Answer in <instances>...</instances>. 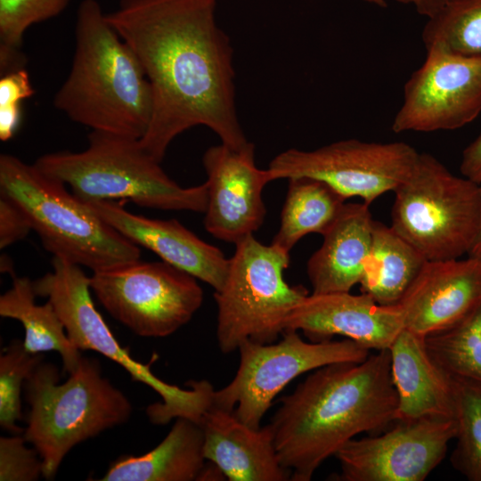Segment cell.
Returning a JSON list of instances; mask_svg holds the SVG:
<instances>
[{
    "instance_id": "cell-1",
    "label": "cell",
    "mask_w": 481,
    "mask_h": 481,
    "mask_svg": "<svg viewBox=\"0 0 481 481\" xmlns=\"http://www.w3.org/2000/svg\"><path fill=\"white\" fill-rule=\"evenodd\" d=\"M216 0H120L108 20L151 84L152 114L140 139L161 162L171 142L205 126L233 149L248 142L235 107L232 49L216 16Z\"/></svg>"
},
{
    "instance_id": "cell-2",
    "label": "cell",
    "mask_w": 481,
    "mask_h": 481,
    "mask_svg": "<svg viewBox=\"0 0 481 481\" xmlns=\"http://www.w3.org/2000/svg\"><path fill=\"white\" fill-rule=\"evenodd\" d=\"M280 402L270 422L278 457L290 480L309 481L355 436L396 420L389 349L318 368Z\"/></svg>"
},
{
    "instance_id": "cell-3",
    "label": "cell",
    "mask_w": 481,
    "mask_h": 481,
    "mask_svg": "<svg viewBox=\"0 0 481 481\" xmlns=\"http://www.w3.org/2000/svg\"><path fill=\"white\" fill-rule=\"evenodd\" d=\"M75 37L71 69L54 106L92 131L141 139L152 114L151 84L98 1L80 3Z\"/></svg>"
},
{
    "instance_id": "cell-4",
    "label": "cell",
    "mask_w": 481,
    "mask_h": 481,
    "mask_svg": "<svg viewBox=\"0 0 481 481\" xmlns=\"http://www.w3.org/2000/svg\"><path fill=\"white\" fill-rule=\"evenodd\" d=\"M34 164L85 202L130 200L143 208L203 214L208 206L206 182L180 186L135 137L93 130L82 151L46 153Z\"/></svg>"
},
{
    "instance_id": "cell-5",
    "label": "cell",
    "mask_w": 481,
    "mask_h": 481,
    "mask_svg": "<svg viewBox=\"0 0 481 481\" xmlns=\"http://www.w3.org/2000/svg\"><path fill=\"white\" fill-rule=\"evenodd\" d=\"M58 368L41 362L24 384L29 405L25 440L43 461V477L53 478L77 444L128 420V398L102 375L99 362L82 357L60 384Z\"/></svg>"
},
{
    "instance_id": "cell-6",
    "label": "cell",
    "mask_w": 481,
    "mask_h": 481,
    "mask_svg": "<svg viewBox=\"0 0 481 481\" xmlns=\"http://www.w3.org/2000/svg\"><path fill=\"white\" fill-rule=\"evenodd\" d=\"M0 196L23 212L45 249L54 257L92 272L140 259L139 246L35 164L1 154Z\"/></svg>"
},
{
    "instance_id": "cell-7",
    "label": "cell",
    "mask_w": 481,
    "mask_h": 481,
    "mask_svg": "<svg viewBox=\"0 0 481 481\" xmlns=\"http://www.w3.org/2000/svg\"><path fill=\"white\" fill-rule=\"evenodd\" d=\"M53 271L33 281L37 296L46 298L56 310L72 343L81 350H93L124 368L135 381L149 386L162 402L146 408L149 420L165 425L186 418L200 423L213 405L215 388L208 380H191L190 388L168 384L153 374L151 363L134 359L120 346L96 310L91 297L90 279L81 266L54 257Z\"/></svg>"
},
{
    "instance_id": "cell-8",
    "label": "cell",
    "mask_w": 481,
    "mask_h": 481,
    "mask_svg": "<svg viewBox=\"0 0 481 481\" xmlns=\"http://www.w3.org/2000/svg\"><path fill=\"white\" fill-rule=\"evenodd\" d=\"M394 192L390 226L427 260L468 255L481 219L479 183L423 152Z\"/></svg>"
},
{
    "instance_id": "cell-9",
    "label": "cell",
    "mask_w": 481,
    "mask_h": 481,
    "mask_svg": "<svg viewBox=\"0 0 481 481\" xmlns=\"http://www.w3.org/2000/svg\"><path fill=\"white\" fill-rule=\"evenodd\" d=\"M225 281L215 291L217 306L216 339L229 354L244 341L273 343L286 329L294 308L309 295L301 286H290L284 272L289 252L265 245L254 235L235 244Z\"/></svg>"
},
{
    "instance_id": "cell-10",
    "label": "cell",
    "mask_w": 481,
    "mask_h": 481,
    "mask_svg": "<svg viewBox=\"0 0 481 481\" xmlns=\"http://www.w3.org/2000/svg\"><path fill=\"white\" fill-rule=\"evenodd\" d=\"M282 335L277 343L240 345L237 372L215 391L214 405L258 428L275 396L299 375L332 363L362 362L370 355V349L348 338L307 342L295 330Z\"/></svg>"
},
{
    "instance_id": "cell-11",
    "label": "cell",
    "mask_w": 481,
    "mask_h": 481,
    "mask_svg": "<svg viewBox=\"0 0 481 481\" xmlns=\"http://www.w3.org/2000/svg\"><path fill=\"white\" fill-rule=\"evenodd\" d=\"M90 288L117 321L146 338L169 336L203 302L197 279L164 261L140 259L93 272Z\"/></svg>"
},
{
    "instance_id": "cell-12",
    "label": "cell",
    "mask_w": 481,
    "mask_h": 481,
    "mask_svg": "<svg viewBox=\"0 0 481 481\" xmlns=\"http://www.w3.org/2000/svg\"><path fill=\"white\" fill-rule=\"evenodd\" d=\"M419 152L404 142L341 140L313 151L289 149L267 170L272 181L309 177L327 183L346 200L370 205L395 191L410 175Z\"/></svg>"
},
{
    "instance_id": "cell-13",
    "label": "cell",
    "mask_w": 481,
    "mask_h": 481,
    "mask_svg": "<svg viewBox=\"0 0 481 481\" xmlns=\"http://www.w3.org/2000/svg\"><path fill=\"white\" fill-rule=\"evenodd\" d=\"M404 86L394 133L454 130L481 112V55L433 47Z\"/></svg>"
},
{
    "instance_id": "cell-14",
    "label": "cell",
    "mask_w": 481,
    "mask_h": 481,
    "mask_svg": "<svg viewBox=\"0 0 481 481\" xmlns=\"http://www.w3.org/2000/svg\"><path fill=\"white\" fill-rule=\"evenodd\" d=\"M380 436L352 439L335 455L340 481H422L445 457L455 419L396 420Z\"/></svg>"
},
{
    "instance_id": "cell-15",
    "label": "cell",
    "mask_w": 481,
    "mask_h": 481,
    "mask_svg": "<svg viewBox=\"0 0 481 481\" xmlns=\"http://www.w3.org/2000/svg\"><path fill=\"white\" fill-rule=\"evenodd\" d=\"M202 163L208 192L205 229L215 238L234 244L253 235L265 220L262 193L272 182L267 168L256 165L254 144L233 149L221 143L204 152Z\"/></svg>"
},
{
    "instance_id": "cell-16",
    "label": "cell",
    "mask_w": 481,
    "mask_h": 481,
    "mask_svg": "<svg viewBox=\"0 0 481 481\" xmlns=\"http://www.w3.org/2000/svg\"><path fill=\"white\" fill-rule=\"evenodd\" d=\"M404 328L397 305H379L363 292H334L306 296L291 312L285 330L301 331L314 342L343 336L379 351L389 349Z\"/></svg>"
},
{
    "instance_id": "cell-17",
    "label": "cell",
    "mask_w": 481,
    "mask_h": 481,
    "mask_svg": "<svg viewBox=\"0 0 481 481\" xmlns=\"http://www.w3.org/2000/svg\"><path fill=\"white\" fill-rule=\"evenodd\" d=\"M481 303V262L427 261L400 301L405 329L426 338L465 318Z\"/></svg>"
},
{
    "instance_id": "cell-18",
    "label": "cell",
    "mask_w": 481,
    "mask_h": 481,
    "mask_svg": "<svg viewBox=\"0 0 481 481\" xmlns=\"http://www.w3.org/2000/svg\"><path fill=\"white\" fill-rule=\"evenodd\" d=\"M86 203L110 225L137 246L151 250L162 261L206 282L215 291L222 289L228 273L230 258L177 220L135 215L118 201Z\"/></svg>"
},
{
    "instance_id": "cell-19",
    "label": "cell",
    "mask_w": 481,
    "mask_h": 481,
    "mask_svg": "<svg viewBox=\"0 0 481 481\" xmlns=\"http://www.w3.org/2000/svg\"><path fill=\"white\" fill-rule=\"evenodd\" d=\"M204 456L230 481H286L291 473L278 457L270 424L254 428L232 411L212 405L200 423Z\"/></svg>"
},
{
    "instance_id": "cell-20",
    "label": "cell",
    "mask_w": 481,
    "mask_h": 481,
    "mask_svg": "<svg viewBox=\"0 0 481 481\" xmlns=\"http://www.w3.org/2000/svg\"><path fill=\"white\" fill-rule=\"evenodd\" d=\"M389 352L396 420L454 419V381L431 357L425 338L404 328Z\"/></svg>"
},
{
    "instance_id": "cell-21",
    "label": "cell",
    "mask_w": 481,
    "mask_h": 481,
    "mask_svg": "<svg viewBox=\"0 0 481 481\" xmlns=\"http://www.w3.org/2000/svg\"><path fill=\"white\" fill-rule=\"evenodd\" d=\"M373 222L370 205L348 203L322 235L306 265L313 294L350 292L359 284L369 255Z\"/></svg>"
},
{
    "instance_id": "cell-22",
    "label": "cell",
    "mask_w": 481,
    "mask_h": 481,
    "mask_svg": "<svg viewBox=\"0 0 481 481\" xmlns=\"http://www.w3.org/2000/svg\"><path fill=\"white\" fill-rule=\"evenodd\" d=\"M206 461L200 425L186 418H176L170 431L155 448L140 456L118 458L100 480H200Z\"/></svg>"
},
{
    "instance_id": "cell-23",
    "label": "cell",
    "mask_w": 481,
    "mask_h": 481,
    "mask_svg": "<svg viewBox=\"0 0 481 481\" xmlns=\"http://www.w3.org/2000/svg\"><path fill=\"white\" fill-rule=\"evenodd\" d=\"M427 261L391 226L374 220L361 290L379 305H396Z\"/></svg>"
},
{
    "instance_id": "cell-24",
    "label": "cell",
    "mask_w": 481,
    "mask_h": 481,
    "mask_svg": "<svg viewBox=\"0 0 481 481\" xmlns=\"http://www.w3.org/2000/svg\"><path fill=\"white\" fill-rule=\"evenodd\" d=\"M34 283L28 277H13L12 287L0 297V315L19 321L25 330L24 348L31 354L55 351L63 371L71 373L82 355L72 343L56 310L47 300L36 303Z\"/></svg>"
},
{
    "instance_id": "cell-25",
    "label": "cell",
    "mask_w": 481,
    "mask_h": 481,
    "mask_svg": "<svg viewBox=\"0 0 481 481\" xmlns=\"http://www.w3.org/2000/svg\"><path fill=\"white\" fill-rule=\"evenodd\" d=\"M288 180L281 224L272 244L290 252L304 236L310 233L323 235L342 212L346 199L316 179L295 177Z\"/></svg>"
},
{
    "instance_id": "cell-26",
    "label": "cell",
    "mask_w": 481,
    "mask_h": 481,
    "mask_svg": "<svg viewBox=\"0 0 481 481\" xmlns=\"http://www.w3.org/2000/svg\"><path fill=\"white\" fill-rule=\"evenodd\" d=\"M425 343L452 379L481 390V303L458 323L426 337Z\"/></svg>"
},
{
    "instance_id": "cell-27",
    "label": "cell",
    "mask_w": 481,
    "mask_h": 481,
    "mask_svg": "<svg viewBox=\"0 0 481 481\" xmlns=\"http://www.w3.org/2000/svg\"><path fill=\"white\" fill-rule=\"evenodd\" d=\"M421 38L426 50L438 47L468 55H481V0H451L428 19Z\"/></svg>"
},
{
    "instance_id": "cell-28",
    "label": "cell",
    "mask_w": 481,
    "mask_h": 481,
    "mask_svg": "<svg viewBox=\"0 0 481 481\" xmlns=\"http://www.w3.org/2000/svg\"><path fill=\"white\" fill-rule=\"evenodd\" d=\"M72 0H0L1 76L24 68L21 52L27 29L59 15Z\"/></svg>"
},
{
    "instance_id": "cell-29",
    "label": "cell",
    "mask_w": 481,
    "mask_h": 481,
    "mask_svg": "<svg viewBox=\"0 0 481 481\" xmlns=\"http://www.w3.org/2000/svg\"><path fill=\"white\" fill-rule=\"evenodd\" d=\"M456 445L452 467L469 481H481V390L454 380Z\"/></svg>"
},
{
    "instance_id": "cell-30",
    "label": "cell",
    "mask_w": 481,
    "mask_h": 481,
    "mask_svg": "<svg viewBox=\"0 0 481 481\" xmlns=\"http://www.w3.org/2000/svg\"><path fill=\"white\" fill-rule=\"evenodd\" d=\"M40 354H31L23 341H12L0 356V426L12 434L24 430L16 422L22 418L21 392L25 381L42 362Z\"/></svg>"
},
{
    "instance_id": "cell-31",
    "label": "cell",
    "mask_w": 481,
    "mask_h": 481,
    "mask_svg": "<svg viewBox=\"0 0 481 481\" xmlns=\"http://www.w3.org/2000/svg\"><path fill=\"white\" fill-rule=\"evenodd\" d=\"M26 442L21 434L0 437V481H35L43 477L40 455Z\"/></svg>"
},
{
    "instance_id": "cell-32",
    "label": "cell",
    "mask_w": 481,
    "mask_h": 481,
    "mask_svg": "<svg viewBox=\"0 0 481 481\" xmlns=\"http://www.w3.org/2000/svg\"><path fill=\"white\" fill-rule=\"evenodd\" d=\"M31 230L23 212L11 200L0 196V248L5 249L21 240Z\"/></svg>"
},
{
    "instance_id": "cell-33",
    "label": "cell",
    "mask_w": 481,
    "mask_h": 481,
    "mask_svg": "<svg viewBox=\"0 0 481 481\" xmlns=\"http://www.w3.org/2000/svg\"><path fill=\"white\" fill-rule=\"evenodd\" d=\"M29 74L24 68L2 75L0 109L20 107L22 100L33 95Z\"/></svg>"
},
{
    "instance_id": "cell-34",
    "label": "cell",
    "mask_w": 481,
    "mask_h": 481,
    "mask_svg": "<svg viewBox=\"0 0 481 481\" xmlns=\"http://www.w3.org/2000/svg\"><path fill=\"white\" fill-rule=\"evenodd\" d=\"M460 171L463 176L481 183V134L463 151Z\"/></svg>"
},
{
    "instance_id": "cell-35",
    "label": "cell",
    "mask_w": 481,
    "mask_h": 481,
    "mask_svg": "<svg viewBox=\"0 0 481 481\" xmlns=\"http://www.w3.org/2000/svg\"><path fill=\"white\" fill-rule=\"evenodd\" d=\"M20 121V107L0 109V140H10L16 133Z\"/></svg>"
},
{
    "instance_id": "cell-36",
    "label": "cell",
    "mask_w": 481,
    "mask_h": 481,
    "mask_svg": "<svg viewBox=\"0 0 481 481\" xmlns=\"http://www.w3.org/2000/svg\"><path fill=\"white\" fill-rule=\"evenodd\" d=\"M404 4H412L420 15L431 18L443 9L451 0H395Z\"/></svg>"
},
{
    "instance_id": "cell-37",
    "label": "cell",
    "mask_w": 481,
    "mask_h": 481,
    "mask_svg": "<svg viewBox=\"0 0 481 481\" xmlns=\"http://www.w3.org/2000/svg\"><path fill=\"white\" fill-rule=\"evenodd\" d=\"M468 257L477 259L481 262V219L477 234L469 252L468 253Z\"/></svg>"
},
{
    "instance_id": "cell-38",
    "label": "cell",
    "mask_w": 481,
    "mask_h": 481,
    "mask_svg": "<svg viewBox=\"0 0 481 481\" xmlns=\"http://www.w3.org/2000/svg\"><path fill=\"white\" fill-rule=\"evenodd\" d=\"M11 260L10 258H6L5 257H4V260L2 259L1 261V271L5 273V272H9L11 273V270H12V267H11Z\"/></svg>"
},
{
    "instance_id": "cell-39",
    "label": "cell",
    "mask_w": 481,
    "mask_h": 481,
    "mask_svg": "<svg viewBox=\"0 0 481 481\" xmlns=\"http://www.w3.org/2000/svg\"><path fill=\"white\" fill-rule=\"evenodd\" d=\"M368 4H371L377 6L384 7L386 6V1L385 0H363Z\"/></svg>"
}]
</instances>
